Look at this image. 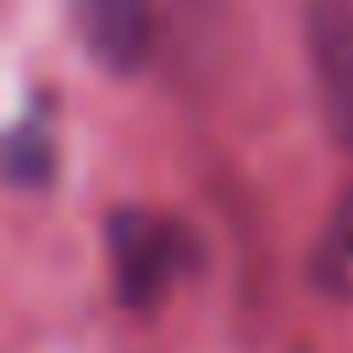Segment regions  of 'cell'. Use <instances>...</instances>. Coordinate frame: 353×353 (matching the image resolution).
I'll return each instance as SVG.
<instances>
[{
  "mask_svg": "<svg viewBox=\"0 0 353 353\" xmlns=\"http://www.w3.org/2000/svg\"><path fill=\"white\" fill-rule=\"evenodd\" d=\"M105 254L110 281L127 309H154L199 259V243L182 221L154 210H116L105 221Z\"/></svg>",
  "mask_w": 353,
  "mask_h": 353,
  "instance_id": "6da1fadb",
  "label": "cell"
},
{
  "mask_svg": "<svg viewBox=\"0 0 353 353\" xmlns=\"http://www.w3.org/2000/svg\"><path fill=\"white\" fill-rule=\"evenodd\" d=\"M303 50L325 127L336 132L342 149H353V0H309Z\"/></svg>",
  "mask_w": 353,
  "mask_h": 353,
  "instance_id": "7a4b0ae2",
  "label": "cell"
},
{
  "mask_svg": "<svg viewBox=\"0 0 353 353\" xmlns=\"http://www.w3.org/2000/svg\"><path fill=\"white\" fill-rule=\"evenodd\" d=\"M72 22L105 72H138L154 44V0H72Z\"/></svg>",
  "mask_w": 353,
  "mask_h": 353,
  "instance_id": "3957f363",
  "label": "cell"
},
{
  "mask_svg": "<svg viewBox=\"0 0 353 353\" xmlns=\"http://www.w3.org/2000/svg\"><path fill=\"white\" fill-rule=\"evenodd\" d=\"M0 171L11 182H22V188H33V182H44L55 171V138H50L44 116H28L0 138Z\"/></svg>",
  "mask_w": 353,
  "mask_h": 353,
  "instance_id": "277c9868",
  "label": "cell"
},
{
  "mask_svg": "<svg viewBox=\"0 0 353 353\" xmlns=\"http://www.w3.org/2000/svg\"><path fill=\"white\" fill-rule=\"evenodd\" d=\"M336 248L342 254H353V193L342 199V210H336Z\"/></svg>",
  "mask_w": 353,
  "mask_h": 353,
  "instance_id": "5b68a950",
  "label": "cell"
}]
</instances>
